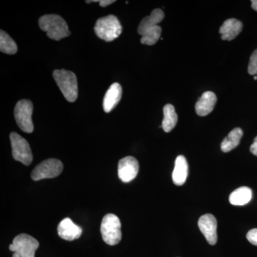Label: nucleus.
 Masks as SVG:
<instances>
[{
  "instance_id": "nucleus-1",
  "label": "nucleus",
  "mask_w": 257,
  "mask_h": 257,
  "mask_svg": "<svg viewBox=\"0 0 257 257\" xmlns=\"http://www.w3.org/2000/svg\"><path fill=\"white\" fill-rule=\"evenodd\" d=\"M39 25L42 31L46 32L49 38L56 41H59L71 35L68 25L60 15H44L39 20Z\"/></svg>"
},
{
  "instance_id": "nucleus-2",
  "label": "nucleus",
  "mask_w": 257,
  "mask_h": 257,
  "mask_svg": "<svg viewBox=\"0 0 257 257\" xmlns=\"http://www.w3.org/2000/svg\"><path fill=\"white\" fill-rule=\"evenodd\" d=\"M53 77L64 97L69 102H74L78 97V84L75 74L65 69H56Z\"/></svg>"
},
{
  "instance_id": "nucleus-3",
  "label": "nucleus",
  "mask_w": 257,
  "mask_h": 257,
  "mask_svg": "<svg viewBox=\"0 0 257 257\" xmlns=\"http://www.w3.org/2000/svg\"><path fill=\"white\" fill-rule=\"evenodd\" d=\"M94 32L101 40L111 42L121 35L122 27L118 18L114 15H110L99 18L96 21Z\"/></svg>"
},
{
  "instance_id": "nucleus-4",
  "label": "nucleus",
  "mask_w": 257,
  "mask_h": 257,
  "mask_svg": "<svg viewBox=\"0 0 257 257\" xmlns=\"http://www.w3.org/2000/svg\"><path fill=\"white\" fill-rule=\"evenodd\" d=\"M121 222L119 217L114 214H107L101 221L100 231L104 242L116 245L121 239Z\"/></svg>"
},
{
  "instance_id": "nucleus-5",
  "label": "nucleus",
  "mask_w": 257,
  "mask_h": 257,
  "mask_svg": "<svg viewBox=\"0 0 257 257\" xmlns=\"http://www.w3.org/2000/svg\"><path fill=\"white\" fill-rule=\"evenodd\" d=\"M38 241L30 235L21 234L17 236L10 245V251H13V257H35V251L39 248Z\"/></svg>"
},
{
  "instance_id": "nucleus-6",
  "label": "nucleus",
  "mask_w": 257,
  "mask_h": 257,
  "mask_svg": "<svg viewBox=\"0 0 257 257\" xmlns=\"http://www.w3.org/2000/svg\"><path fill=\"white\" fill-rule=\"evenodd\" d=\"M33 104L28 99H22L17 103L15 108V118L20 130L26 133L34 131V124L32 116Z\"/></svg>"
},
{
  "instance_id": "nucleus-7",
  "label": "nucleus",
  "mask_w": 257,
  "mask_h": 257,
  "mask_svg": "<svg viewBox=\"0 0 257 257\" xmlns=\"http://www.w3.org/2000/svg\"><path fill=\"white\" fill-rule=\"evenodd\" d=\"M63 164L60 160L49 159L43 161L36 166L32 171V179L34 181H40L44 179L55 178L58 177L63 171Z\"/></svg>"
},
{
  "instance_id": "nucleus-8",
  "label": "nucleus",
  "mask_w": 257,
  "mask_h": 257,
  "mask_svg": "<svg viewBox=\"0 0 257 257\" xmlns=\"http://www.w3.org/2000/svg\"><path fill=\"white\" fill-rule=\"evenodd\" d=\"M10 138L13 158L23 165H30L33 160V156L28 142L16 133L10 134Z\"/></svg>"
},
{
  "instance_id": "nucleus-9",
  "label": "nucleus",
  "mask_w": 257,
  "mask_h": 257,
  "mask_svg": "<svg viewBox=\"0 0 257 257\" xmlns=\"http://www.w3.org/2000/svg\"><path fill=\"white\" fill-rule=\"evenodd\" d=\"M138 161L135 157L128 156L119 160L118 165V176L121 182L128 183L136 178L139 172Z\"/></svg>"
},
{
  "instance_id": "nucleus-10",
  "label": "nucleus",
  "mask_w": 257,
  "mask_h": 257,
  "mask_svg": "<svg viewBox=\"0 0 257 257\" xmlns=\"http://www.w3.org/2000/svg\"><path fill=\"white\" fill-rule=\"evenodd\" d=\"M198 226L207 242L211 245H215L217 242V221L215 216L211 214L202 215L198 221Z\"/></svg>"
},
{
  "instance_id": "nucleus-11",
  "label": "nucleus",
  "mask_w": 257,
  "mask_h": 257,
  "mask_svg": "<svg viewBox=\"0 0 257 257\" xmlns=\"http://www.w3.org/2000/svg\"><path fill=\"white\" fill-rule=\"evenodd\" d=\"M57 231L60 238L67 241L79 239L82 234V228L74 224L69 218H65L60 221L57 227Z\"/></svg>"
},
{
  "instance_id": "nucleus-12",
  "label": "nucleus",
  "mask_w": 257,
  "mask_h": 257,
  "mask_svg": "<svg viewBox=\"0 0 257 257\" xmlns=\"http://www.w3.org/2000/svg\"><path fill=\"white\" fill-rule=\"evenodd\" d=\"M122 88L119 83H114L106 91L103 100V109L106 113L110 112L121 100Z\"/></svg>"
},
{
  "instance_id": "nucleus-13",
  "label": "nucleus",
  "mask_w": 257,
  "mask_h": 257,
  "mask_svg": "<svg viewBox=\"0 0 257 257\" xmlns=\"http://www.w3.org/2000/svg\"><path fill=\"white\" fill-rule=\"evenodd\" d=\"M217 98L214 92H204L195 104L196 113L199 116H205L210 114L216 105Z\"/></svg>"
},
{
  "instance_id": "nucleus-14",
  "label": "nucleus",
  "mask_w": 257,
  "mask_h": 257,
  "mask_svg": "<svg viewBox=\"0 0 257 257\" xmlns=\"http://www.w3.org/2000/svg\"><path fill=\"white\" fill-rule=\"evenodd\" d=\"M242 29V23L239 20L236 19H228L221 25L219 29V33L221 34L223 40L231 41L239 35Z\"/></svg>"
},
{
  "instance_id": "nucleus-15",
  "label": "nucleus",
  "mask_w": 257,
  "mask_h": 257,
  "mask_svg": "<svg viewBox=\"0 0 257 257\" xmlns=\"http://www.w3.org/2000/svg\"><path fill=\"white\" fill-rule=\"evenodd\" d=\"M188 176V164L185 157L179 155L175 160V169L172 173V180L177 186H182L185 183Z\"/></svg>"
},
{
  "instance_id": "nucleus-16",
  "label": "nucleus",
  "mask_w": 257,
  "mask_h": 257,
  "mask_svg": "<svg viewBox=\"0 0 257 257\" xmlns=\"http://www.w3.org/2000/svg\"><path fill=\"white\" fill-rule=\"evenodd\" d=\"M165 18V13L160 9H155L152 12L150 16L143 19L138 27V33L143 35L149 30L158 25Z\"/></svg>"
},
{
  "instance_id": "nucleus-17",
  "label": "nucleus",
  "mask_w": 257,
  "mask_h": 257,
  "mask_svg": "<svg viewBox=\"0 0 257 257\" xmlns=\"http://www.w3.org/2000/svg\"><path fill=\"white\" fill-rule=\"evenodd\" d=\"M252 197V191L247 187L236 189L229 196V202L232 205L243 206L248 204Z\"/></svg>"
},
{
  "instance_id": "nucleus-18",
  "label": "nucleus",
  "mask_w": 257,
  "mask_h": 257,
  "mask_svg": "<svg viewBox=\"0 0 257 257\" xmlns=\"http://www.w3.org/2000/svg\"><path fill=\"white\" fill-rule=\"evenodd\" d=\"M242 136L243 131L241 128H235L231 130L221 144V151L226 153L234 150L239 145L240 140Z\"/></svg>"
},
{
  "instance_id": "nucleus-19",
  "label": "nucleus",
  "mask_w": 257,
  "mask_h": 257,
  "mask_svg": "<svg viewBox=\"0 0 257 257\" xmlns=\"http://www.w3.org/2000/svg\"><path fill=\"white\" fill-rule=\"evenodd\" d=\"M164 119L162 121V127L165 133H170L177 125L178 116L176 113L175 107L172 104H166L164 106Z\"/></svg>"
},
{
  "instance_id": "nucleus-20",
  "label": "nucleus",
  "mask_w": 257,
  "mask_h": 257,
  "mask_svg": "<svg viewBox=\"0 0 257 257\" xmlns=\"http://www.w3.org/2000/svg\"><path fill=\"white\" fill-rule=\"evenodd\" d=\"M0 51L8 55H15L18 52V45L8 34L1 30L0 32Z\"/></svg>"
},
{
  "instance_id": "nucleus-21",
  "label": "nucleus",
  "mask_w": 257,
  "mask_h": 257,
  "mask_svg": "<svg viewBox=\"0 0 257 257\" xmlns=\"http://www.w3.org/2000/svg\"><path fill=\"white\" fill-rule=\"evenodd\" d=\"M162 34V28L159 25L144 34L141 39V43L146 45H154L160 40Z\"/></svg>"
},
{
  "instance_id": "nucleus-22",
  "label": "nucleus",
  "mask_w": 257,
  "mask_h": 257,
  "mask_svg": "<svg viewBox=\"0 0 257 257\" xmlns=\"http://www.w3.org/2000/svg\"><path fill=\"white\" fill-rule=\"evenodd\" d=\"M248 72L251 75L257 76V49L253 51L252 55L250 57Z\"/></svg>"
},
{
  "instance_id": "nucleus-23",
  "label": "nucleus",
  "mask_w": 257,
  "mask_h": 257,
  "mask_svg": "<svg viewBox=\"0 0 257 257\" xmlns=\"http://www.w3.org/2000/svg\"><path fill=\"white\" fill-rule=\"evenodd\" d=\"M246 239L250 243L257 246V229H253L248 231L246 234Z\"/></svg>"
},
{
  "instance_id": "nucleus-24",
  "label": "nucleus",
  "mask_w": 257,
  "mask_h": 257,
  "mask_svg": "<svg viewBox=\"0 0 257 257\" xmlns=\"http://www.w3.org/2000/svg\"><path fill=\"white\" fill-rule=\"evenodd\" d=\"M250 151L253 155L257 157V136L254 138L252 145L250 147Z\"/></svg>"
},
{
  "instance_id": "nucleus-25",
  "label": "nucleus",
  "mask_w": 257,
  "mask_h": 257,
  "mask_svg": "<svg viewBox=\"0 0 257 257\" xmlns=\"http://www.w3.org/2000/svg\"><path fill=\"white\" fill-rule=\"evenodd\" d=\"M115 3L114 0H101L99 1V5L102 8H105V7L109 6L112 4V3Z\"/></svg>"
},
{
  "instance_id": "nucleus-26",
  "label": "nucleus",
  "mask_w": 257,
  "mask_h": 257,
  "mask_svg": "<svg viewBox=\"0 0 257 257\" xmlns=\"http://www.w3.org/2000/svg\"><path fill=\"white\" fill-rule=\"evenodd\" d=\"M251 8L253 10L257 12V0H252L251 1Z\"/></svg>"
},
{
  "instance_id": "nucleus-27",
  "label": "nucleus",
  "mask_w": 257,
  "mask_h": 257,
  "mask_svg": "<svg viewBox=\"0 0 257 257\" xmlns=\"http://www.w3.org/2000/svg\"><path fill=\"white\" fill-rule=\"evenodd\" d=\"M253 79H254V80H257V76H254V77H253Z\"/></svg>"
}]
</instances>
